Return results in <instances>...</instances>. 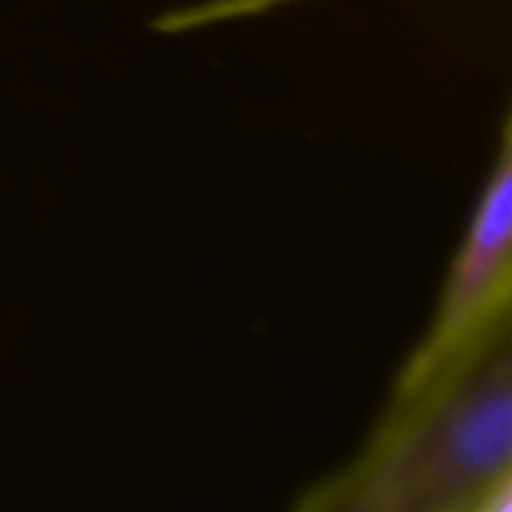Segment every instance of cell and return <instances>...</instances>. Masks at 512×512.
<instances>
[{"label": "cell", "mask_w": 512, "mask_h": 512, "mask_svg": "<svg viewBox=\"0 0 512 512\" xmlns=\"http://www.w3.org/2000/svg\"><path fill=\"white\" fill-rule=\"evenodd\" d=\"M510 345L490 355L390 458L355 478H328L298 508L473 510L510 473Z\"/></svg>", "instance_id": "cell-1"}, {"label": "cell", "mask_w": 512, "mask_h": 512, "mask_svg": "<svg viewBox=\"0 0 512 512\" xmlns=\"http://www.w3.org/2000/svg\"><path fill=\"white\" fill-rule=\"evenodd\" d=\"M280 3H288V0H208V3H198L193 5V8L165 13L155 25H158L160 30H165V33H183V30L220 23V20L258 15Z\"/></svg>", "instance_id": "cell-2"}]
</instances>
